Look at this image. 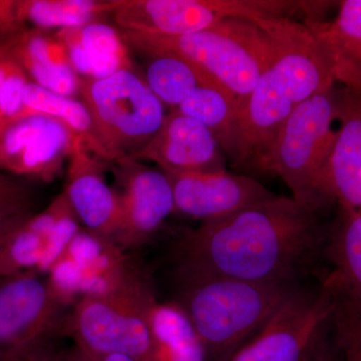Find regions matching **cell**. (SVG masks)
<instances>
[{
  "label": "cell",
  "instance_id": "36",
  "mask_svg": "<svg viewBox=\"0 0 361 361\" xmlns=\"http://www.w3.org/2000/svg\"><path fill=\"white\" fill-rule=\"evenodd\" d=\"M97 361H137L134 358L130 357L129 355H120V353H113V355H108L104 357L99 358Z\"/></svg>",
  "mask_w": 361,
  "mask_h": 361
},
{
  "label": "cell",
  "instance_id": "30",
  "mask_svg": "<svg viewBox=\"0 0 361 361\" xmlns=\"http://www.w3.org/2000/svg\"><path fill=\"white\" fill-rule=\"evenodd\" d=\"M35 197L32 188L20 178L0 172V216L32 214Z\"/></svg>",
  "mask_w": 361,
  "mask_h": 361
},
{
  "label": "cell",
  "instance_id": "23",
  "mask_svg": "<svg viewBox=\"0 0 361 361\" xmlns=\"http://www.w3.org/2000/svg\"><path fill=\"white\" fill-rule=\"evenodd\" d=\"M327 252L334 266L327 279L361 311V209L338 211Z\"/></svg>",
  "mask_w": 361,
  "mask_h": 361
},
{
  "label": "cell",
  "instance_id": "28",
  "mask_svg": "<svg viewBox=\"0 0 361 361\" xmlns=\"http://www.w3.org/2000/svg\"><path fill=\"white\" fill-rule=\"evenodd\" d=\"M336 292L332 329L342 360L361 361V311L341 292Z\"/></svg>",
  "mask_w": 361,
  "mask_h": 361
},
{
  "label": "cell",
  "instance_id": "7",
  "mask_svg": "<svg viewBox=\"0 0 361 361\" xmlns=\"http://www.w3.org/2000/svg\"><path fill=\"white\" fill-rule=\"evenodd\" d=\"M337 87L301 104L283 123L266 163L265 174L277 176L292 198L319 212L329 206L322 193L323 168L336 137Z\"/></svg>",
  "mask_w": 361,
  "mask_h": 361
},
{
  "label": "cell",
  "instance_id": "33",
  "mask_svg": "<svg viewBox=\"0 0 361 361\" xmlns=\"http://www.w3.org/2000/svg\"><path fill=\"white\" fill-rule=\"evenodd\" d=\"M312 361H343L336 336H334V329H331L329 334L325 337Z\"/></svg>",
  "mask_w": 361,
  "mask_h": 361
},
{
  "label": "cell",
  "instance_id": "32",
  "mask_svg": "<svg viewBox=\"0 0 361 361\" xmlns=\"http://www.w3.org/2000/svg\"><path fill=\"white\" fill-rule=\"evenodd\" d=\"M47 342L37 344L33 348L25 350V355L32 361H78L75 353L56 351V349L49 348Z\"/></svg>",
  "mask_w": 361,
  "mask_h": 361
},
{
  "label": "cell",
  "instance_id": "13",
  "mask_svg": "<svg viewBox=\"0 0 361 361\" xmlns=\"http://www.w3.org/2000/svg\"><path fill=\"white\" fill-rule=\"evenodd\" d=\"M164 173L172 185L174 213L202 223L228 217L275 195L251 176L227 170Z\"/></svg>",
  "mask_w": 361,
  "mask_h": 361
},
{
  "label": "cell",
  "instance_id": "1",
  "mask_svg": "<svg viewBox=\"0 0 361 361\" xmlns=\"http://www.w3.org/2000/svg\"><path fill=\"white\" fill-rule=\"evenodd\" d=\"M317 211L274 196L222 219L184 230L176 269L259 282L299 284L327 250L330 230Z\"/></svg>",
  "mask_w": 361,
  "mask_h": 361
},
{
  "label": "cell",
  "instance_id": "2",
  "mask_svg": "<svg viewBox=\"0 0 361 361\" xmlns=\"http://www.w3.org/2000/svg\"><path fill=\"white\" fill-rule=\"evenodd\" d=\"M254 21L272 39L274 58L239 111L227 160L237 170L264 175L287 118L304 102L336 84L322 49L304 23L288 18Z\"/></svg>",
  "mask_w": 361,
  "mask_h": 361
},
{
  "label": "cell",
  "instance_id": "8",
  "mask_svg": "<svg viewBox=\"0 0 361 361\" xmlns=\"http://www.w3.org/2000/svg\"><path fill=\"white\" fill-rule=\"evenodd\" d=\"M336 292L298 286L260 329L224 361H312L332 329Z\"/></svg>",
  "mask_w": 361,
  "mask_h": 361
},
{
  "label": "cell",
  "instance_id": "19",
  "mask_svg": "<svg viewBox=\"0 0 361 361\" xmlns=\"http://www.w3.org/2000/svg\"><path fill=\"white\" fill-rule=\"evenodd\" d=\"M332 20H305L329 61L336 84L361 94V0L338 2Z\"/></svg>",
  "mask_w": 361,
  "mask_h": 361
},
{
  "label": "cell",
  "instance_id": "11",
  "mask_svg": "<svg viewBox=\"0 0 361 361\" xmlns=\"http://www.w3.org/2000/svg\"><path fill=\"white\" fill-rule=\"evenodd\" d=\"M115 242L80 230L47 272L66 304L116 288L135 270Z\"/></svg>",
  "mask_w": 361,
  "mask_h": 361
},
{
  "label": "cell",
  "instance_id": "15",
  "mask_svg": "<svg viewBox=\"0 0 361 361\" xmlns=\"http://www.w3.org/2000/svg\"><path fill=\"white\" fill-rule=\"evenodd\" d=\"M336 137L322 176V193L338 211L361 209V94L337 87Z\"/></svg>",
  "mask_w": 361,
  "mask_h": 361
},
{
  "label": "cell",
  "instance_id": "37",
  "mask_svg": "<svg viewBox=\"0 0 361 361\" xmlns=\"http://www.w3.org/2000/svg\"><path fill=\"white\" fill-rule=\"evenodd\" d=\"M0 361H32L25 355V353H14V355H8L1 356Z\"/></svg>",
  "mask_w": 361,
  "mask_h": 361
},
{
  "label": "cell",
  "instance_id": "20",
  "mask_svg": "<svg viewBox=\"0 0 361 361\" xmlns=\"http://www.w3.org/2000/svg\"><path fill=\"white\" fill-rule=\"evenodd\" d=\"M65 44L71 65L80 78L101 80L132 70L130 49L122 33L104 23L63 28L56 33Z\"/></svg>",
  "mask_w": 361,
  "mask_h": 361
},
{
  "label": "cell",
  "instance_id": "18",
  "mask_svg": "<svg viewBox=\"0 0 361 361\" xmlns=\"http://www.w3.org/2000/svg\"><path fill=\"white\" fill-rule=\"evenodd\" d=\"M0 51L39 87L68 97L80 94V77L65 44L56 35L30 27L0 47Z\"/></svg>",
  "mask_w": 361,
  "mask_h": 361
},
{
  "label": "cell",
  "instance_id": "4",
  "mask_svg": "<svg viewBox=\"0 0 361 361\" xmlns=\"http://www.w3.org/2000/svg\"><path fill=\"white\" fill-rule=\"evenodd\" d=\"M121 33L130 49L144 56L174 54L198 66L234 94L239 111L275 54L269 35L246 18H229L185 35Z\"/></svg>",
  "mask_w": 361,
  "mask_h": 361
},
{
  "label": "cell",
  "instance_id": "21",
  "mask_svg": "<svg viewBox=\"0 0 361 361\" xmlns=\"http://www.w3.org/2000/svg\"><path fill=\"white\" fill-rule=\"evenodd\" d=\"M148 361H209L203 341L184 310L175 301L158 300L149 313Z\"/></svg>",
  "mask_w": 361,
  "mask_h": 361
},
{
  "label": "cell",
  "instance_id": "12",
  "mask_svg": "<svg viewBox=\"0 0 361 361\" xmlns=\"http://www.w3.org/2000/svg\"><path fill=\"white\" fill-rule=\"evenodd\" d=\"M118 185L121 224L116 243L123 249L141 246L174 213V195L167 175L160 169L126 159L113 163Z\"/></svg>",
  "mask_w": 361,
  "mask_h": 361
},
{
  "label": "cell",
  "instance_id": "31",
  "mask_svg": "<svg viewBox=\"0 0 361 361\" xmlns=\"http://www.w3.org/2000/svg\"><path fill=\"white\" fill-rule=\"evenodd\" d=\"M18 13V0H0V47L27 30Z\"/></svg>",
  "mask_w": 361,
  "mask_h": 361
},
{
  "label": "cell",
  "instance_id": "24",
  "mask_svg": "<svg viewBox=\"0 0 361 361\" xmlns=\"http://www.w3.org/2000/svg\"><path fill=\"white\" fill-rule=\"evenodd\" d=\"M148 58L145 80L159 101L170 110H177L199 87L227 89L207 71L180 56L155 54Z\"/></svg>",
  "mask_w": 361,
  "mask_h": 361
},
{
  "label": "cell",
  "instance_id": "26",
  "mask_svg": "<svg viewBox=\"0 0 361 361\" xmlns=\"http://www.w3.org/2000/svg\"><path fill=\"white\" fill-rule=\"evenodd\" d=\"M177 110L203 123L212 133L228 159L232 151L239 114L238 101L229 90L199 87Z\"/></svg>",
  "mask_w": 361,
  "mask_h": 361
},
{
  "label": "cell",
  "instance_id": "29",
  "mask_svg": "<svg viewBox=\"0 0 361 361\" xmlns=\"http://www.w3.org/2000/svg\"><path fill=\"white\" fill-rule=\"evenodd\" d=\"M30 82L25 71L11 59L6 80L0 87V111L7 126L25 116L33 115L28 113L23 104V92Z\"/></svg>",
  "mask_w": 361,
  "mask_h": 361
},
{
  "label": "cell",
  "instance_id": "34",
  "mask_svg": "<svg viewBox=\"0 0 361 361\" xmlns=\"http://www.w3.org/2000/svg\"><path fill=\"white\" fill-rule=\"evenodd\" d=\"M30 215L32 214H26V215L11 216V217H4L0 216V246L4 244L7 237L11 234Z\"/></svg>",
  "mask_w": 361,
  "mask_h": 361
},
{
  "label": "cell",
  "instance_id": "35",
  "mask_svg": "<svg viewBox=\"0 0 361 361\" xmlns=\"http://www.w3.org/2000/svg\"><path fill=\"white\" fill-rule=\"evenodd\" d=\"M11 65V59L0 51V87L6 80L7 71Z\"/></svg>",
  "mask_w": 361,
  "mask_h": 361
},
{
  "label": "cell",
  "instance_id": "17",
  "mask_svg": "<svg viewBox=\"0 0 361 361\" xmlns=\"http://www.w3.org/2000/svg\"><path fill=\"white\" fill-rule=\"evenodd\" d=\"M104 163L77 137L68 161L65 194L85 230L116 243L121 224L120 200L116 190L104 179Z\"/></svg>",
  "mask_w": 361,
  "mask_h": 361
},
{
  "label": "cell",
  "instance_id": "27",
  "mask_svg": "<svg viewBox=\"0 0 361 361\" xmlns=\"http://www.w3.org/2000/svg\"><path fill=\"white\" fill-rule=\"evenodd\" d=\"M23 104L30 114L52 116L65 123L80 137L87 151L101 160L92 120L82 101L61 96L30 82L23 92Z\"/></svg>",
  "mask_w": 361,
  "mask_h": 361
},
{
  "label": "cell",
  "instance_id": "10",
  "mask_svg": "<svg viewBox=\"0 0 361 361\" xmlns=\"http://www.w3.org/2000/svg\"><path fill=\"white\" fill-rule=\"evenodd\" d=\"M68 305L45 273L20 271L0 277V356L23 353L49 341Z\"/></svg>",
  "mask_w": 361,
  "mask_h": 361
},
{
  "label": "cell",
  "instance_id": "22",
  "mask_svg": "<svg viewBox=\"0 0 361 361\" xmlns=\"http://www.w3.org/2000/svg\"><path fill=\"white\" fill-rule=\"evenodd\" d=\"M77 135L58 118H51L7 168L13 177L51 183L63 172Z\"/></svg>",
  "mask_w": 361,
  "mask_h": 361
},
{
  "label": "cell",
  "instance_id": "3",
  "mask_svg": "<svg viewBox=\"0 0 361 361\" xmlns=\"http://www.w3.org/2000/svg\"><path fill=\"white\" fill-rule=\"evenodd\" d=\"M177 299L205 345L224 361L258 331L300 284L259 283L175 269Z\"/></svg>",
  "mask_w": 361,
  "mask_h": 361
},
{
  "label": "cell",
  "instance_id": "25",
  "mask_svg": "<svg viewBox=\"0 0 361 361\" xmlns=\"http://www.w3.org/2000/svg\"><path fill=\"white\" fill-rule=\"evenodd\" d=\"M120 4L121 0H18V13L27 27L32 25L30 28L47 32L90 25L101 14L114 13Z\"/></svg>",
  "mask_w": 361,
  "mask_h": 361
},
{
  "label": "cell",
  "instance_id": "39",
  "mask_svg": "<svg viewBox=\"0 0 361 361\" xmlns=\"http://www.w3.org/2000/svg\"><path fill=\"white\" fill-rule=\"evenodd\" d=\"M0 357H1V356H0Z\"/></svg>",
  "mask_w": 361,
  "mask_h": 361
},
{
  "label": "cell",
  "instance_id": "5",
  "mask_svg": "<svg viewBox=\"0 0 361 361\" xmlns=\"http://www.w3.org/2000/svg\"><path fill=\"white\" fill-rule=\"evenodd\" d=\"M148 281L135 272L116 288L73 303L68 334L78 361H97L113 353L148 361L151 351L149 313L156 302Z\"/></svg>",
  "mask_w": 361,
  "mask_h": 361
},
{
  "label": "cell",
  "instance_id": "16",
  "mask_svg": "<svg viewBox=\"0 0 361 361\" xmlns=\"http://www.w3.org/2000/svg\"><path fill=\"white\" fill-rule=\"evenodd\" d=\"M132 160L149 161L163 172L226 170L225 154L203 123L170 110L160 129Z\"/></svg>",
  "mask_w": 361,
  "mask_h": 361
},
{
  "label": "cell",
  "instance_id": "9",
  "mask_svg": "<svg viewBox=\"0 0 361 361\" xmlns=\"http://www.w3.org/2000/svg\"><path fill=\"white\" fill-rule=\"evenodd\" d=\"M305 6L288 0H121L114 18L126 32L185 35L229 18H288Z\"/></svg>",
  "mask_w": 361,
  "mask_h": 361
},
{
  "label": "cell",
  "instance_id": "6",
  "mask_svg": "<svg viewBox=\"0 0 361 361\" xmlns=\"http://www.w3.org/2000/svg\"><path fill=\"white\" fill-rule=\"evenodd\" d=\"M101 160L132 159L160 129L167 114L144 78L123 70L101 80L80 78Z\"/></svg>",
  "mask_w": 361,
  "mask_h": 361
},
{
  "label": "cell",
  "instance_id": "14",
  "mask_svg": "<svg viewBox=\"0 0 361 361\" xmlns=\"http://www.w3.org/2000/svg\"><path fill=\"white\" fill-rule=\"evenodd\" d=\"M80 220L63 193L44 212L32 214L0 246V277L37 269L47 274L71 240Z\"/></svg>",
  "mask_w": 361,
  "mask_h": 361
},
{
  "label": "cell",
  "instance_id": "38",
  "mask_svg": "<svg viewBox=\"0 0 361 361\" xmlns=\"http://www.w3.org/2000/svg\"><path fill=\"white\" fill-rule=\"evenodd\" d=\"M6 127H7V123L6 120H4V116H2L1 111H0V132H2Z\"/></svg>",
  "mask_w": 361,
  "mask_h": 361
}]
</instances>
